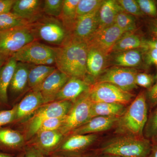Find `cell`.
Returning <instances> with one entry per match:
<instances>
[{"label": "cell", "instance_id": "44dd1931", "mask_svg": "<svg viewBox=\"0 0 157 157\" xmlns=\"http://www.w3.org/2000/svg\"><path fill=\"white\" fill-rule=\"evenodd\" d=\"M43 2L40 0H15L11 11L32 24L44 15Z\"/></svg>", "mask_w": 157, "mask_h": 157}, {"label": "cell", "instance_id": "8d00e7d4", "mask_svg": "<svg viewBox=\"0 0 157 157\" xmlns=\"http://www.w3.org/2000/svg\"><path fill=\"white\" fill-rule=\"evenodd\" d=\"M66 116V115L48 119L42 123L38 132L59 130L65 120Z\"/></svg>", "mask_w": 157, "mask_h": 157}, {"label": "cell", "instance_id": "d6a6232c", "mask_svg": "<svg viewBox=\"0 0 157 157\" xmlns=\"http://www.w3.org/2000/svg\"><path fill=\"white\" fill-rule=\"evenodd\" d=\"M104 1L102 0H79L77 5L76 15L83 16L98 11Z\"/></svg>", "mask_w": 157, "mask_h": 157}, {"label": "cell", "instance_id": "d4e9b609", "mask_svg": "<svg viewBox=\"0 0 157 157\" xmlns=\"http://www.w3.org/2000/svg\"><path fill=\"white\" fill-rule=\"evenodd\" d=\"M121 11H124L117 1H104L99 9V27L98 30L114 25L117 15Z\"/></svg>", "mask_w": 157, "mask_h": 157}, {"label": "cell", "instance_id": "ffe728a7", "mask_svg": "<svg viewBox=\"0 0 157 157\" xmlns=\"http://www.w3.org/2000/svg\"><path fill=\"white\" fill-rule=\"evenodd\" d=\"M92 85L86 79L70 77L58 94L55 101H70L74 103L81 96L89 92Z\"/></svg>", "mask_w": 157, "mask_h": 157}, {"label": "cell", "instance_id": "4dcf8cb0", "mask_svg": "<svg viewBox=\"0 0 157 157\" xmlns=\"http://www.w3.org/2000/svg\"><path fill=\"white\" fill-rule=\"evenodd\" d=\"M114 24L126 34L135 33L137 29L135 16L125 11H121L117 14Z\"/></svg>", "mask_w": 157, "mask_h": 157}, {"label": "cell", "instance_id": "bcb514c9", "mask_svg": "<svg viewBox=\"0 0 157 157\" xmlns=\"http://www.w3.org/2000/svg\"><path fill=\"white\" fill-rule=\"evenodd\" d=\"M10 57L11 56L7 55L0 53V69L3 67V65L6 63Z\"/></svg>", "mask_w": 157, "mask_h": 157}, {"label": "cell", "instance_id": "ab89813d", "mask_svg": "<svg viewBox=\"0 0 157 157\" xmlns=\"http://www.w3.org/2000/svg\"><path fill=\"white\" fill-rule=\"evenodd\" d=\"M15 113V105L9 109L0 110V128L11 125L14 120Z\"/></svg>", "mask_w": 157, "mask_h": 157}, {"label": "cell", "instance_id": "9c48e42d", "mask_svg": "<svg viewBox=\"0 0 157 157\" xmlns=\"http://www.w3.org/2000/svg\"><path fill=\"white\" fill-rule=\"evenodd\" d=\"M137 73L135 69L114 66L107 68L97 78L95 83H111L124 91L131 92L138 88L135 83V77Z\"/></svg>", "mask_w": 157, "mask_h": 157}, {"label": "cell", "instance_id": "ee69618b", "mask_svg": "<svg viewBox=\"0 0 157 157\" xmlns=\"http://www.w3.org/2000/svg\"><path fill=\"white\" fill-rule=\"evenodd\" d=\"M15 0H0V15L11 12Z\"/></svg>", "mask_w": 157, "mask_h": 157}, {"label": "cell", "instance_id": "83f0119b", "mask_svg": "<svg viewBox=\"0 0 157 157\" xmlns=\"http://www.w3.org/2000/svg\"><path fill=\"white\" fill-rule=\"evenodd\" d=\"M79 0H63L61 14L59 19L63 23L70 36L76 21L77 5Z\"/></svg>", "mask_w": 157, "mask_h": 157}, {"label": "cell", "instance_id": "74e56055", "mask_svg": "<svg viewBox=\"0 0 157 157\" xmlns=\"http://www.w3.org/2000/svg\"><path fill=\"white\" fill-rule=\"evenodd\" d=\"M141 11L144 14L152 17L157 16L156 3L153 0H136Z\"/></svg>", "mask_w": 157, "mask_h": 157}, {"label": "cell", "instance_id": "1f68e13d", "mask_svg": "<svg viewBox=\"0 0 157 157\" xmlns=\"http://www.w3.org/2000/svg\"><path fill=\"white\" fill-rule=\"evenodd\" d=\"M143 136L152 142L157 139V106L154 108L147 117L144 129Z\"/></svg>", "mask_w": 157, "mask_h": 157}, {"label": "cell", "instance_id": "484cf974", "mask_svg": "<svg viewBox=\"0 0 157 157\" xmlns=\"http://www.w3.org/2000/svg\"><path fill=\"white\" fill-rule=\"evenodd\" d=\"M125 105L117 103L96 102L92 103L91 118L98 116L120 117L125 111Z\"/></svg>", "mask_w": 157, "mask_h": 157}, {"label": "cell", "instance_id": "f5cc1de1", "mask_svg": "<svg viewBox=\"0 0 157 157\" xmlns=\"http://www.w3.org/2000/svg\"><path fill=\"white\" fill-rule=\"evenodd\" d=\"M155 141H156V142H157V139L156 140H155ZM155 141H154V142H155Z\"/></svg>", "mask_w": 157, "mask_h": 157}, {"label": "cell", "instance_id": "7c38bea8", "mask_svg": "<svg viewBox=\"0 0 157 157\" xmlns=\"http://www.w3.org/2000/svg\"><path fill=\"white\" fill-rule=\"evenodd\" d=\"M32 64L17 62L9 90L8 98L11 107L29 90L28 86L29 74Z\"/></svg>", "mask_w": 157, "mask_h": 157}, {"label": "cell", "instance_id": "9a60e30c", "mask_svg": "<svg viewBox=\"0 0 157 157\" xmlns=\"http://www.w3.org/2000/svg\"><path fill=\"white\" fill-rule=\"evenodd\" d=\"M125 34L114 24L97 31L86 43L89 46L96 47L109 55L116 43Z\"/></svg>", "mask_w": 157, "mask_h": 157}, {"label": "cell", "instance_id": "681fc988", "mask_svg": "<svg viewBox=\"0 0 157 157\" xmlns=\"http://www.w3.org/2000/svg\"><path fill=\"white\" fill-rule=\"evenodd\" d=\"M97 157H122L115 155L109 154H98Z\"/></svg>", "mask_w": 157, "mask_h": 157}, {"label": "cell", "instance_id": "f907efd6", "mask_svg": "<svg viewBox=\"0 0 157 157\" xmlns=\"http://www.w3.org/2000/svg\"><path fill=\"white\" fill-rule=\"evenodd\" d=\"M156 78H157V75H156Z\"/></svg>", "mask_w": 157, "mask_h": 157}, {"label": "cell", "instance_id": "52a82bcc", "mask_svg": "<svg viewBox=\"0 0 157 157\" xmlns=\"http://www.w3.org/2000/svg\"><path fill=\"white\" fill-rule=\"evenodd\" d=\"M30 25L0 32V53L11 56L25 45L36 41Z\"/></svg>", "mask_w": 157, "mask_h": 157}, {"label": "cell", "instance_id": "2e32d148", "mask_svg": "<svg viewBox=\"0 0 157 157\" xmlns=\"http://www.w3.org/2000/svg\"><path fill=\"white\" fill-rule=\"evenodd\" d=\"M109 56L99 48L88 45L86 79L92 84L107 69L109 63Z\"/></svg>", "mask_w": 157, "mask_h": 157}, {"label": "cell", "instance_id": "ac0fdd59", "mask_svg": "<svg viewBox=\"0 0 157 157\" xmlns=\"http://www.w3.org/2000/svg\"><path fill=\"white\" fill-rule=\"evenodd\" d=\"M99 11V10L91 14L77 17L70 36L87 42L98 30Z\"/></svg>", "mask_w": 157, "mask_h": 157}, {"label": "cell", "instance_id": "5b68a950", "mask_svg": "<svg viewBox=\"0 0 157 157\" xmlns=\"http://www.w3.org/2000/svg\"><path fill=\"white\" fill-rule=\"evenodd\" d=\"M30 26L37 41L42 40L57 47L63 45L70 36L60 20L45 14Z\"/></svg>", "mask_w": 157, "mask_h": 157}, {"label": "cell", "instance_id": "7a4b0ae2", "mask_svg": "<svg viewBox=\"0 0 157 157\" xmlns=\"http://www.w3.org/2000/svg\"><path fill=\"white\" fill-rule=\"evenodd\" d=\"M148 105L146 91H142L127 107L116 124L115 133L143 137V131L147 121Z\"/></svg>", "mask_w": 157, "mask_h": 157}, {"label": "cell", "instance_id": "30bf717a", "mask_svg": "<svg viewBox=\"0 0 157 157\" xmlns=\"http://www.w3.org/2000/svg\"><path fill=\"white\" fill-rule=\"evenodd\" d=\"M98 139L97 134L67 135L53 154L79 155L91 152L90 149Z\"/></svg>", "mask_w": 157, "mask_h": 157}, {"label": "cell", "instance_id": "60d3db41", "mask_svg": "<svg viewBox=\"0 0 157 157\" xmlns=\"http://www.w3.org/2000/svg\"><path fill=\"white\" fill-rule=\"evenodd\" d=\"M143 63L146 67L152 65H157V49L148 48L145 49L144 54Z\"/></svg>", "mask_w": 157, "mask_h": 157}, {"label": "cell", "instance_id": "f546056e", "mask_svg": "<svg viewBox=\"0 0 157 157\" xmlns=\"http://www.w3.org/2000/svg\"><path fill=\"white\" fill-rule=\"evenodd\" d=\"M31 24L28 21L11 12L0 15V32L16 28L27 26Z\"/></svg>", "mask_w": 157, "mask_h": 157}, {"label": "cell", "instance_id": "e0dca14e", "mask_svg": "<svg viewBox=\"0 0 157 157\" xmlns=\"http://www.w3.org/2000/svg\"><path fill=\"white\" fill-rule=\"evenodd\" d=\"M26 146V141L21 132L9 126L0 128V151L16 156Z\"/></svg>", "mask_w": 157, "mask_h": 157}, {"label": "cell", "instance_id": "d590c367", "mask_svg": "<svg viewBox=\"0 0 157 157\" xmlns=\"http://www.w3.org/2000/svg\"><path fill=\"white\" fill-rule=\"evenodd\" d=\"M148 39H144V48L157 49V20H154L148 25Z\"/></svg>", "mask_w": 157, "mask_h": 157}, {"label": "cell", "instance_id": "816d5d0a", "mask_svg": "<svg viewBox=\"0 0 157 157\" xmlns=\"http://www.w3.org/2000/svg\"><path fill=\"white\" fill-rule=\"evenodd\" d=\"M156 3L157 9V2H156Z\"/></svg>", "mask_w": 157, "mask_h": 157}, {"label": "cell", "instance_id": "b9f144b4", "mask_svg": "<svg viewBox=\"0 0 157 157\" xmlns=\"http://www.w3.org/2000/svg\"><path fill=\"white\" fill-rule=\"evenodd\" d=\"M147 105L150 109L157 106V79L156 82L146 91Z\"/></svg>", "mask_w": 157, "mask_h": 157}, {"label": "cell", "instance_id": "f35d334b", "mask_svg": "<svg viewBox=\"0 0 157 157\" xmlns=\"http://www.w3.org/2000/svg\"><path fill=\"white\" fill-rule=\"evenodd\" d=\"M156 76L145 73H137L135 77V83L137 86H140L148 89L154 85Z\"/></svg>", "mask_w": 157, "mask_h": 157}, {"label": "cell", "instance_id": "cb8c5ba5", "mask_svg": "<svg viewBox=\"0 0 157 157\" xmlns=\"http://www.w3.org/2000/svg\"><path fill=\"white\" fill-rule=\"evenodd\" d=\"M145 49L140 48L111 52L109 56V63L117 67L132 68L139 67L143 63Z\"/></svg>", "mask_w": 157, "mask_h": 157}, {"label": "cell", "instance_id": "7dc6e473", "mask_svg": "<svg viewBox=\"0 0 157 157\" xmlns=\"http://www.w3.org/2000/svg\"><path fill=\"white\" fill-rule=\"evenodd\" d=\"M148 157H157V142H152L151 152Z\"/></svg>", "mask_w": 157, "mask_h": 157}, {"label": "cell", "instance_id": "4316f807", "mask_svg": "<svg viewBox=\"0 0 157 157\" xmlns=\"http://www.w3.org/2000/svg\"><path fill=\"white\" fill-rule=\"evenodd\" d=\"M56 69L54 66L32 64L29 74V89L39 90L43 82Z\"/></svg>", "mask_w": 157, "mask_h": 157}, {"label": "cell", "instance_id": "e575fe53", "mask_svg": "<svg viewBox=\"0 0 157 157\" xmlns=\"http://www.w3.org/2000/svg\"><path fill=\"white\" fill-rule=\"evenodd\" d=\"M117 2L126 13L134 16L144 15L136 0H118Z\"/></svg>", "mask_w": 157, "mask_h": 157}, {"label": "cell", "instance_id": "5bb4252c", "mask_svg": "<svg viewBox=\"0 0 157 157\" xmlns=\"http://www.w3.org/2000/svg\"><path fill=\"white\" fill-rule=\"evenodd\" d=\"M44 104L45 101L39 91L29 90L14 105L16 107L14 120L8 126L12 127L23 122Z\"/></svg>", "mask_w": 157, "mask_h": 157}, {"label": "cell", "instance_id": "ba28073f", "mask_svg": "<svg viewBox=\"0 0 157 157\" xmlns=\"http://www.w3.org/2000/svg\"><path fill=\"white\" fill-rule=\"evenodd\" d=\"M89 97L93 103H117L126 106L133 101L135 95L111 83L97 82L92 85Z\"/></svg>", "mask_w": 157, "mask_h": 157}, {"label": "cell", "instance_id": "8992f818", "mask_svg": "<svg viewBox=\"0 0 157 157\" xmlns=\"http://www.w3.org/2000/svg\"><path fill=\"white\" fill-rule=\"evenodd\" d=\"M92 102L89 92L85 94L73 103L72 108L66 115L65 120L59 129L65 136L84 124L91 118Z\"/></svg>", "mask_w": 157, "mask_h": 157}, {"label": "cell", "instance_id": "6da1fadb", "mask_svg": "<svg viewBox=\"0 0 157 157\" xmlns=\"http://www.w3.org/2000/svg\"><path fill=\"white\" fill-rule=\"evenodd\" d=\"M56 68L70 77H87V43L70 36L61 46L55 47Z\"/></svg>", "mask_w": 157, "mask_h": 157}, {"label": "cell", "instance_id": "c3c4849f", "mask_svg": "<svg viewBox=\"0 0 157 157\" xmlns=\"http://www.w3.org/2000/svg\"><path fill=\"white\" fill-rule=\"evenodd\" d=\"M0 157H16L15 155L6 153L0 151Z\"/></svg>", "mask_w": 157, "mask_h": 157}, {"label": "cell", "instance_id": "8fae6325", "mask_svg": "<svg viewBox=\"0 0 157 157\" xmlns=\"http://www.w3.org/2000/svg\"><path fill=\"white\" fill-rule=\"evenodd\" d=\"M17 62L30 64L42 65L45 60L55 56V47L34 41L24 46L12 56Z\"/></svg>", "mask_w": 157, "mask_h": 157}, {"label": "cell", "instance_id": "3957f363", "mask_svg": "<svg viewBox=\"0 0 157 157\" xmlns=\"http://www.w3.org/2000/svg\"><path fill=\"white\" fill-rule=\"evenodd\" d=\"M152 146V142L144 137L118 135L103 143L97 152L122 157H148Z\"/></svg>", "mask_w": 157, "mask_h": 157}, {"label": "cell", "instance_id": "836d02e7", "mask_svg": "<svg viewBox=\"0 0 157 157\" xmlns=\"http://www.w3.org/2000/svg\"><path fill=\"white\" fill-rule=\"evenodd\" d=\"M63 0H45L43 1V13L45 15L59 18L61 14Z\"/></svg>", "mask_w": 157, "mask_h": 157}, {"label": "cell", "instance_id": "277c9868", "mask_svg": "<svg viewBox=\"0 0 157 157\" xmlns=\"http://www.w3.org/2000/svg\"><path fill=\"white\" fill-rule=\"evenodd\" d=\"M73 104L71 101H67L46 103L38 108L23 122L10 127L21 132L27 142L38 132L43 122L51 118L67 115Z\"/></svg>", "mask_w": 157, "mask_h": 157}, {"label": "cell", "instance_id": "7bdbcfd3", "mask_svg": "<svg viewBox=\"0 0 157 157\" xmlns=\"http://www.w3.org/2000/svg\"><path fill=\"white\" fill-rule=\"evenodd\" d=\"M16 157H45L41 152L32 147L26 145L23 151Z\"/></svg>", "mask_w": 157, "mask_h": 157}, {"label": "cell", "instance_id": "f1b7e54d", "mask_svg": "<svg viewBox=\"0 0 157 157\" xmlns=\"http://www.w3.org/2000/svg\"><path fill=\"white\" fill-rule=\"evenodd\" d=\"M144 48V39L134 33L124 34L112 48V52H118L137 48Z\"/></svg>", "mask_w": 157, "mask_h": 157}, {"label": "cell", "instance_id": "603a6c76", "mask_svg": "<svg viewBox=\"0 0 157 157\" xmlns=\"http://www.w3.org/2000/svg\"><path fill=\"white\" fill-rule=\"evenodd\" d=\"M17 62L11 56L0 69V110L11 108L9 104L8 90Z\"/></svg>", "mask_w": 157, "mask_h": 157}, {"label": "cell", "instance_id": "f6af8a7d", "mask_svg": "<svg viewBox=\"0 0 157 157\" xmlns=\"http://www.w3.org/2000/svg\"><path fill=\"white\" fill-rule=\"evenodd\" d=\"M98 154L97 151L91 152L86 154L79 155H52L45 157H97Z\"/></svg>", "mask_w": 157, "mask_h": 157}, {"label": "cell", "instance_id": "d6986e66", "mask_svg": "<svg viewBox=\"0 0 157 157\" xmlns=\"http://www.w3.org/2000/svg\"><path fill=\"white\" fill-rule=\"evenodd\" d=\"M69 78V76L56 68L45 79L39 90L45 104L55 101L58 94Z\"/></svg>", "mask_w": 157, "mask_h": 157}, {"label": "cell", "instance_id": "7402d4cb", "mask_svg": "<svg viewBox=\"0 0 157 157\" xmlns=\"http://www.w3.org/2000/svg\"><path fill=\"white\" fill-rule=\"evenodd\" d=\"M119 118L104 116L91 118L87 122L73 131L69 135L97 134L108 131L115 126Z\"/></svg>", "mask_w": 157, "mask_h": 157}, {"label": "cell", "instance_id": "4fadbf2b", "mask_svg": "<svg viewBox=\"0 0 157 157\" xmlns=\"http://www.w3.org/2000/svg\"><path fill=\"white\" fill-rule=\"evenodd\" d=\"M59 130L38 132L26 142V145L36 149L45 156L54 154L64 139Z\"/></svg>", "mask_w": 157, "mask_h": 157}]
</instances>
